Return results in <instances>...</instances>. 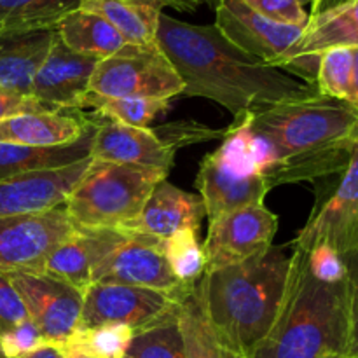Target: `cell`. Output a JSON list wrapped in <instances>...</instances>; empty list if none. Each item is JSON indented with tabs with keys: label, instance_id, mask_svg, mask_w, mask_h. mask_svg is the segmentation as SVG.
<instances>
[{
	"label": "cell",
	"instance_id": "bcb514c9",
	"mask_svg": "<svg viewBox=\"0 0 358 358\" xmlns=\"http://www.w3.org/2000/svg\"><path fill=\"white\" fill-rule=\"evenodd\" d=\"M0 358H3V355H2V348H0Z\"/></svg>",
	"mask_w": 358,
	"mask_h": 358
},
{
	"label": "cell",
	"instance_id": "5bb4252c",
	"mask_svg": "<svg viewBox=\"0 0 358 358\" xmlns=\"http://www.w3.org/2000/svg\"><path fill=\"white\" fill-rule=\"evenodd\" d=\"M358 234V142L339 185L331 198L313 213L292 248L308 252L315 245H329L339 254L352 245Z\"/></svg>",
	"mask_w": 358,
	"mask_h": 358
},
{
	"label": "cell",
	"instance_id": "603a6c76",
	"mask_svg": "<svg viewBox=\"0 0 358 358\" xmlns=\"http://www.w3.org/2000/svg\"><path fill=\"white\" fill-rule=\"evenodd\" d=\"M56 34L70 51L98 59L108 58L126 45L124 38L107 20L83 9L66 14L56 24Z\"/></svg>",
	"mask_w": 358,
	"mask_h": 358
},
{
	"label": "cell",
	"instance_id": "d590c367",
	"mask_svg": "<svg viewBox=\"0 0 358 358\" xmlns=\"http://www.w3.org/2000/svg\"><path fill=\"white\" fill-rule=\"evenodd\" d=\"M28 318V311L7 275L0 273V336Z\"/></svg>",
	"mask_w": 358,
	"mask_h": 358
},
{
	"label": "cell",
	"instance_id": "f35d334b",
	"mask_svg": "<svg viewBox=\"0 0 358 358\" xmlns=\"http://www.w3.org/2000/svg\"><path fill=\"white\" fill-rule=\"evenodd\" d=\"M353 62H352V77H350V90L346 96L345 105H348L358 115V48H352Z\"/></svg>",
	"mask_w": 358,
	"mask_h": 358
},
{
	"label": "cell",
	"instance_id": "2e32d148",
	"mask_svg": "<svg viewBox=\"0 0 358 358\" xmlns=\"http://www.w3.org/2000/svg\"><path fill=\"white\" fill-rule=\"evenodd\" d=\"M90 156L94 161L152 168L170 173L175 149L163 142L154 129L105 121L94 126Z\"/></svg>",
	"mask_w": 358,
	"mask_h": 358
},
{
	"label": "cell",
	"instance_id": "7a4b0ae2",
	"mask_svg": "<svg viewBox=\"0 0 358 358\" xmlns=\"http://www.w3.org/2000/svg\"><path fill=\"white\" fill-rule=\"evenodd\" d=\"M243 121L269 189L343 173L358 142V115L324 96L278 105Z\"/></svg>",
	"mask_w": 358,
	"mask_h": 358
},
{
	"label": "cell",
	"instance_id": "7c38bea8",
	"mask_svg": "<svg viewBox=\"0 0 358 358\" xmlns=\"http://www.w3.org/2000/svg\"><path fill=\"white\" fill-rule=\"evenodd\" d=\"M215 27L238 49L280 70L304 30L268 20L245 0H220L215 9Z\"/></svg>",
	"mask_w": 358,
	"mask_h": 358
},
{
	"label": "cell",
	"instance_id": "52a82bcc",
	"mask_svg": "<svg viewBox=\"0 0 358 358\" xmlns=\"http://www.w3.org/2000/svg\"><path fill=\"white\" fill-rule=\"evenodd\" d=\"M76 231L65 208L0 219V273H44L52 252Z\"/></svg>",
	"mask_w": 358,
	"mask_h": 358
},
{
	"label": "cell",
	"instance_id": "484cf974",
	"mask_svg": "<svg viewBox=\"0 0 358 358\" xmlns=\"http://www.w3.org/2000/svg\"><path fill=\"white\" fill-rule=\"evenodd\" d=\"M83 0H0V34L56 28Z\"/></svg>",
	"mask_w": 358,
	"mask_h": 358
},
{
	"label": "cell",
	"instance_id": "74e56055",
	"mask_svg": "<svg viewBox=\"0 0 358 358\" xmlns=\"http://www.w3.org/2000/svg\"><path fill=\"white\" fill-rule=\"evenodd\" d=\"M156 2L161 3V7H171V9L182 10V13H192L201 6L217 9L220 0H156Z\"/></svg>",
	"mask_w": 358,
	"mask_h": 358
},
{
	"label": "cell",
	"instance_id": "9c48e42d",
	"mask_svg": "<svg viewBox=\"0 0 358 358\" xmlns=\"http://www.w3.org/2000/svg\"><path fill=\"white\" fill-rule=\"evenodd\" d=\"M164 240L126 233V238L93 269V283L142 287L171 294L180 299L191 296L194 285L182 283L171 271L163 252Z\"/></svg>",
	"mask_w": 358,
	"mask_h": 358
},
{
	"label": "cell",
	"instance_id": "3957f363",
	"mask_svg": "<svg viewBox=\"0 0 358 358\" xmlns=\"http://www.w3.org/2000/svg\"><path fill=\"white\" fill-rule=\"evenodd\" d=\"M292 254L271 247L255 257L201 276L210 324L220 346L250 358L275 324Z\"/></svg>",
	"mask_w": 358,
	"mask_h": 358
},
{
	"label": "cell",
	"instance_id": "ee69618b",
	"mask_svg": "<svg viewBox=\"0 0 358 358\" xmlns=\"http://www.w3.org/2000/svg\"><path fill=\"white\" fill-rule=\"evenodd\" d=\"M322 2H324V0H311V6H313V14L318 13V9H320Z\"/></svg>",
	"mask_w": 358,
	"mask_h": 358
},
{
	"label": "cell",
	"instance_id": "4316f807",
	"mask_svg": "<svg viewBox=\"0 0 358 358\" xmlns=\"http://www.w3.org/2000/svg\"><path fill=\"white\" fill-rule=\"evenodd\" d=\"M80 108H93L108 121L133 128H149L150 122L168 108V100L147 98H110L87 91L80 101Z\"/></svg>",
	"mask_w": 358,
	"mask_h": 358
},
{
	"label": "cell",
	"instance_id": "83f0119b",
	"mask_svg": "<svg viewBox=\"0 0 358 358\" xmlns=\"http://www.w3.org/2000/svg\"><path fill=\"white\" fill-rule=\"evenodd\" d=\"M163 252L171 271L182 283L194 285L205 275V254L196 231L182 229L166 238Z\"/></svg>",
	"mask_w": 358,
	"mask_h": 358
},
{
	"label": "cell",
	"instance_id": "7dc6e473",
	"mask_svg": "<svg viewBox=\"0 0 358 358\" xmlns=\"http://www.w3.org/2000/svg\"><path fill=\"white\" fill-rule=\"evenodd\" d=\"M62 355H63V353H62Z\"/></svg>",
	"mask_w": 358,
	"mask_h": 358
},
{
	"label": "cell",
	"instance_id": "ffe728a7",
	"mask_svg": "<svg viewBox=\"0 0 358 358\" xmlns=\"http://www.w3.org/2000/svg\"><path fill=\"white\" fill-rule=\"evenodd\" d=\"M94 122L63 112H24L0 121V142L51 149L79 142Z\"/></svg>",
	"mask_w": 358,
	"mask_h": 358
},
{
	"label": "cell",
	"instance_id": "7bdbcfd3",
	"mask_svg": "<svg viewBox=\"0 0 358 358\" xmlns=\"http://www.w3.org/2000/svg\"><path fill=\"white\" fill-rule=\"evenodd\" d=\"M222 358H245V357H241V355H236V353H233V352H227V350H224V348H222Z\"/></svg>",
	"mask_w": 358,
	"mask_h": 358
},
{
	"label": "cell",
	"instance_id": "277c9868",
	"mask_svg": "<svg viewBox=\"0 0 358 358\" xmlns=\"http://www.w3.org/2000/svg\"><path fill=\"white\" fill-rule=\"evenodd\" d=\"M348 352V290L313 276L306 252L294 248L285 296L271 331L250 358H322Z\"/></svg>",
	"mask_w": 358,
	"mask_h": 358
},
{
	"label": "cell",
	"instance_id": "836d02e7",
	"mask_svg": "<svg viewBox=\"0 0 358 358\" xmlns=\"http://www.w3.org/2000/svg\"><path fill=\"white\" fill-rule=\"evenodd\" d=\"M304 252V250H303ZM310 271L324 283H341L346 280V266L341 254L329 245H315L306 252Z\"/></svg>",
	"mask_w": 358,
	"mask_h": 358
},
{
	"label": "cell",
	"instance_id": "ab89813d",
	"mask_svg": "<svg viewBox=\"0 0 358 358\" xmlns=\"http://www.w3.org/2000/svg\"><path fill=\"white\" fill-rule=\"evenodd\" d=\"M23 358H63L62 355V350L58 348V346H42V348H38L37 352L30 353V355L23 357Z\"/></svg>",
	"mask_w": 358,
	"mask_h": 358
},
{
	"label": "cell",
	"instance_id": "e575fe53",
	"mask_svg": "<svg viewBox=\"0 0 358 358\" xmlns=\"http://www.w3.org/2000/svg\"><path fill=\"white\" fill-rule=\"evenodd\" d=\"M248 6L268 20L282 24L306 27L310 14L299 0H245Z\"/></svg>",
	"mask_w": 358,
	"mask_h": 358
},
{
	"label": "cell",
	"instance_id": "4fadbf2b",
	"mask_svg": "<svg viewBox=\"0 0 358 358\" xmlns=\"http://www.w3.org/2000/svg\"><path fill=\"white\" fill-rule=\"evenodd\" d=\"M336 48H358V0H343L311 14L299 41L287 55L282 70L315 84L318 58Z\"/></svg>",
	"mask_w": 358,
	"mask_h": 358
},
{
	"label": "cell",
	"instance_id": "8d00e7d4",
	"mask_svg": "<svg viewBox=\"0 0 358 358\" xmlns=\"http://www.w3.org/2000/svg\"><path fill=\"white\" fill-rule=\"evenodd\" d=\"M55 112L49 107H45L44 103L37 101L31 96H23L20 93H14V91L6 90V87L0 86V121L10 115L24 114V112Z\"/></svg>",
	"mask_w": 358,
	"mask_h": 358
},
{
	"label": "cell",
	"instance_id": "d4e9b609",
	"mask_svg": "<svg viewBox=\"0 0 358 358\" xmlns=\"http://www.w3.org/2000/svg\"><path fill=\"white\" fill-rule=\"evenodd\" d=\"M177 325L185 358H222V346L206 313L201 282L177 310Z\"/></svg>",
	"mask_w": 358,
	"mask_h": 358
},
{
	"label": "cell",
	"instance_id": "5b68a950",
	"mask_svg": "<svg viewBox=\"0 0 358 358\" xmlns=\"http://www.w3.org/2000/svg\"><path fill=\"white\" fill-rule=\"evenodd\" d=\"M166 177V171L152 168L93 159L63 208L79 229H122L140 215L150 192Z\"/></svg>",
	"mask_w": 358,
	"mask_h": 358
},
{
	"label": "cell",
	"instance_id": "60d3db41",
	"mask_svg": "<svg viewBox=\"0 0 358 358\" xmlns=\"http://www.w3.org/2000/svg\"><path fill=\"white\" fill-rule=\"evenodd\" d=\"M59 350H62L63 358H96V357L87 355V353H84V352H79V350H76V348H70V346H62Z\"/></svg>",
	"mask_w": 358,
	"mask_h": 358
},
{
	"label": "cell",
	"instance_id": "f1b7e54d",
	"mask_svg": "<svg viewBox=\"0 0 358 358\" xmlns=\"http://www.w3.org/2000/svg\"><path fill=\"white\" fill-rule=\"evenodd\" d=\"M124 358H185L177 315L136 332Z\"/></svg>",
	"mask_w": 358,
	"mask_h": 358
},
{
	"label": "cell",
	"instance_id": "7402d4cb",
	"mask_svg": "<svg viewBox=\"0 0 358 358\" xmlns=\"http://www.w3.org/2000/svg\"><path fill=\"white\" fill-rule=\"evenodd\" d=\"M79 9L107 20L126 44L156 45L157 24L163 13L156 0H83Z\"/></svg>",
	"mask_w": 358,
	"mask_h": 358
},
{
	"label": "cell",
	"instance_id": "8992f818",
	"mask_svg": "<svg viewBox=\"0 0 358 358\" xmlns=\"http://www.w3.org/2000/svg\"><path fill=\"white\" fill-rule=\"evenodd\" d=\"M90 91L110 98L170 100L184 93V83L157 44H126L115 55L100 59Z\"/></svg>",
	"mask_w": 358,
	"mask_h": 358
},
{
	"label": "cell",
	"instance_id": "d6986e66",
	"mask_svg": "<svg viewBox=\"0 0 358 358\" xmlns=\"http://www.w3.org/2000/svg\"><path fill=\"white\" fill-rule=\"evenodd\" d=\"M126 238L121 229H79L56 248L44 266V273L70 283L86 292L93 283L91 275L98 262L103 261Z\"/></svg>",
	"mask_w": 358,
	"mask_h": 358
},
{
	"label": "cell",
	"instance_id": "4dcf8cb0",
	"mask_svg": "<svg viewBox=\"0 0 358 358\" xmlns=\"http://www.w3.org/2000/svg\"><path fill=\"white\" fill-rule=\"evenodd\" d=\"M352 62V48L329 49L318 58L315 86H317L320 96L345 103L350 90Z\"/></svg>",
	"mask_w": 358,
	"mask_h": 358
},
{
	"label": "cell",
	"instance_id": "d6a6232c",
	"mask_svg": "<svg viewBox=\"0 0 358 358\" xmlns=\"http://www.w3.org/2000/svg\"><path fill=\"white\" fill-rule=\"evenodd\" d=\"M42 346H48V343L30 318L0 336V348H2L3 358H23L37 352Z\"/></svg>",
	"mask_w": 358,
	"mask_h": 358
},
{
	"label": "cell",
	"instance_id": "ba28073f",
	"mask_svg": "<svg viewBox=\"0 0 358 358\" xmlns=\"http://www.w3.org/2000/svg\"><path fill=\"white\" fill-rule=\"evenodd\" d=\"M182 301L171 294L142 287L91 283L84 292L77 331L117 324L128 325L136 334L177 315Z\"/></svg>",
	"mask_w": 358,
	"mask_h": 358
},
{
	"label": "cell",
	"instance_id": "cb8c5ba5",
	"mask_svg": "<svg viewBox=\"0 0 358 358\" xmlns=\"http://www.w3.org/2000/svg\"><path fill=\"white\" fill-rule=\"evenodd\" d=\"M94 126L96 124L91 126L90 131L72 145L34 149V147L0 142V180L14 177V175L27 173V171L49 170V168L66 166V164L86 159L90 157Z\"/></svg>",
	"mask_w": 358,
	"mask_h": 358
},
{
	"label": "cell",
	"instance_id": "f6af8a7d",
	"mask_svg": "<svg viewBox=\"0 0 358 358\" xmlns=\"http://www.w3.org/2000/svg\"><path fill=\"white\" fill-rule=\"evenodd\" d=\"M299 2L303 3V6H304V3H306V2H311V0H299Z\"/></svg>",
	"mask_w": 358,
	"mask_h": 358
},
{
	"label": "cell",
	"instance_id": "6da1fadb",
	"mask_svg": "<svg viewBox=\"0 0 358 358\" xmlns=\"http://www.w3.org/2000/svg\"><path fill=\"white\" fill-rule=\"evenodd\" d=\"M156 44L184 83L182 94L222 105L234 122L278 105L320 96L315 84L238 49L215 24L184 23L161 13Z\"/></svg>",
	"mask_w": 358,
	"mask_h": 358
},
{
	"label": "cell",
	"instance_id": "30bf717a",
	"mask_svg": "<svg viewBox=\"0 0 358 358\" xmlns=\"http://www.w3.org/2000/svg\"><path fill=\"white\" fill-rule=\"evenodd\" d=\"M278 217L264 205L245 206L210 220L203 243L205 273L241 264L273 247Z\"/></svg>",
	"mask_w": 358,
	"mask_h": 358
},
{
	"label": "cell",
	"instance_id": "ac0fdd59",
	"mask_svg": "<svg viewBox=\"0 0 358 358\" xmlns=\"http://www.w3.org/2000/svg\"><path fill=\"white\" fill-rule=\"evenodd\" d=\"M196 187L201 194L208 222L238 208L264 205L266 194L271 191L262 175L238 173L213 152L201 161Z\"/></svg>",
	"mask_w": 358,
	"mask_h": 358
},
{
	"label": "cell",
	"instance_id": "b9f144b4",
	"mask_svg": "<svg viewBox=\"0 0 358 358\" xmlns=\"http://www.w3.org/2000/svg\"><path fill=\"white\" fill-rule=\"evenodd\" d=\"M322 358H352L348 353H329V355L322 357Z\"/></svg>",
	"mask_w": 358,
	"mask_h": 358
},
{
	"label": "cell",
	"instance_id": "e0dca14e",
	"mask_svg": "<svg viewBox=\"0 0 358 358\" xmlns=\"http://www.w3.org/2000/svg\"><path fill=\"white\" fill-rule=\"evenodd\" d=\"M205 215V205L199 196L182 191L168 180H161L150 192L140 215L121 231L166 240L182 229L198 233Z\"/></svg>",
	"mask_w": 358,
	"mask_h": 358
},
{
	"label": "cell",
	"instance_id": "9a60e30c",
	"mask_svg": "<svg viewBox=\"0 0 358 358\" xmlns=\"http://www.w3.org/2000/svg\"><path fill=\"white\" fill-rule=\"evenodd\" d=\"M98 63L93 56L70 51L56 34L48 58L35 73L30 96L55 112L79 110Z\"/></svg>",
	"mask_w": 358,
	"mask_h": 358
},
{
	"label": "cell",
	"instance_id": "8fae6325",
	"mask_svg": "<svg viewBox=\"0 0 358 358\" xmlns=\"http://www.w3.org/2000/svg\"><path fill=\"white\" fill-rule=\"evenodd\" d=\"M7 276L45 343L58 348L66 345L79 329L84 294L48 273H13Z\"/></svg>",
	"mask_w": 358,
	"mask_h": 358
},
{
	"label": "cell",
	"instance_id": "44dd1931",
	"mask_svg": "<svg viewBox=\"0 0 358 358\" xmlns=\"http://www.w3.org/2000/svg\"><path fill=\"white\" fill-rule=\"evenodd\" d=\"M56 28L0 34V86L30 96L35 73L48 58Z\"/></svg>",
	"mask_w": 358,
	"mask_h": 358
},
{
	"label": "cell",
	"instance_id": "f546056e",
	"mask_svg": "<svg viewBox=\"0 0 358 358\" xmlns=\"http://www.w3.org/2000/svg\"><path fill=\"white\" fill-rule=\"evenodd\" d=\"M135 332L128 325H100L77 331L66 345L96 358H124Z\"/></svg>",
	"mask_w": 358,
	"mask_h": 358
},
{
	"label": "cell",
	"instance_id": "1f68e13d",
	"mask_svg": "<svg viewBox=\"0 0 358 358\" xmlns=\"http://www.w3.org/2000/svg\"><path fill=\"white\" fill-rule=\"evenodd\" d=\"M346 266L348 290V355L358 358V234L341 254Z\"/></svg>",
	"mask_w": 358,
	"mask_h": 358
}]
</instances>
